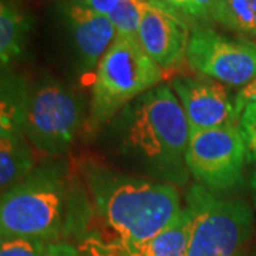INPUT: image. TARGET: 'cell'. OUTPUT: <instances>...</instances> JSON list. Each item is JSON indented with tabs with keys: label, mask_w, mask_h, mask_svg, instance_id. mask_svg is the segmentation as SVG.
Segmentation results:
<instances>
[{
	"label": "cell",
	"mask_w": 256,
	"mask_h": 256,
	"mask_svg": "<svg viewBox=\"0 0 256 256\" xmlns=\"http://www.w3.org/2000/svg\"><path fill=\"white\" fill-rule=\"evenodd\" d=\"M235 116H236V120L239 118V116L242 114V111L245 110V107L252 104V102H256V78L252 80V82L244 86L239 92L235 97Z\"/></svg>",
	"instance_id": "obj_19"
},
{
	"label": "cell",
	"mask_w": 256,
	"mask_h": 256,
	"mask_svg": "<svg viewBox=\"0 0 256 256\" xmlns=\"http://www.w3.org/2000/svg\"><path fill=\"white\" fill-rule=\"evenodd\" d=\"M250 256H256V248H255V249H254V252L250 254Z\"/></svg>",
	"instance_id": "obj_25"
},
{
	"label": "cell",
	"mask_w": 256,
	"mask_h": 256,
	"mask_svg": "<svg viewBox=\"0 0 256 256\" xmlns=\"http://www.w3.org/2000/svg\"><path fill=\"white\" fill-rule=\"evenodd\" d=\"M190 239L185 256H244L255 229L245 200L222 196L200 184L186 192Z\"/></svg>",
	"instance_id": "obj_5"
},
{
	"label": "cell",
	"mask_w": 256,
	"mask_h": 256,
	"mask_svg": "<svg viewBox=\"0 0 256 256\" xmlns=\"http://www.w3.org/2000/svg\"><path fill=\"white\" fill-rule=\"evenodd\" d=\"M212 20L239 34L256 37V0H216Z\"/></svg>",
	"instance_id": "obj_15"
},
{
	"label": "cell",
	"mask_w": 256,
	"mask_h": 256,
	"mask_svg": "<svg viewBox=\"0 0 256 256\" xmlns=\"http://www.w3.org/2000/svg\"><path fill=\"white\" fill-rule=\"evenodd\" d=\"M80 2H82V0H77V2H74V3H80Z\"/></svg>",
	"instance_id": "obj_26"
},
{
	"label": "cell",
	"mask_w": 256,
	"mask_h": 256,
	"mask_svg": "<svg viewBox=\"0 0 256 256\" xmlns=\"http://www.w3.org/2000/svg\"><path fill=\"white\" fill-rule=\"evenodd\" d=\"M249 188H250V194H252V201H254V206L256 210V170L249 176Z\"/></svg>",
	"instance_id": "obj_24"
},
{
	"label": "cell",
	"mask_w": 256,
	"mask_h": 256,
	"mask_svg": "<svg viewBox=\"0 0 256 256\" xmlns=\"http://www.w3.org/2000/svg\"><path fill=\"white\" fill-rule=\"evenodd\" d=\"M118 3L120 0H82L80 2V4H82L84 8L104 16H110L111 12L118 6Z\"/></svg>",
	"instance_id": "obj_21"
},
{
	"label": "cell",
	"mask_w": 256,
	"mask_h": 256,
	"mask_svg": "<svg viewBox=\"0 0 256 256\" xmlns=\"http://www.w3.org/2000/svg\"><path fill=\"white\" fill-rule=\"evenodd\" d=\"M238 127L246 150V162L256 165V102L245 107L238 118Z\"/></svg>",
	"instance_id": "obj_18"
},
{
	"label": "cell",
	"mask_w": 256,
	"mask_h": 256,
	"mask_svg": "<svg viewBox=\"0 0 256 256\" xmlns=\"http://www.w3.org/2000/svg\"><path fill=\"white\" fill-rule=\"evenodd\" d=\"M191 32L175 10L146 2L138 28V42L161 68L175 67L186 58Z\"/></svg>",
	"instance_id": "obj_11"
},
{
	"label": "cell",
	"mask_w": 256,
	"mask_h": 256,
	"mask_svg": "<svg viewBox=\"0 0 256 256\" xmlns=\"http://www.w3.org/2000/svg\"><path fill=\"white\" fill-rule=\"evenodd\" d=\"M142 2L160 3V4H164V6L175 10V12H181L184 14H186L188 18H192L191 0H142Z\"/></svg>",
	"instance_id": "obj_23"
},
{
	"label": "cell",
	"mask_w": 256,
	"mask_h": 256,
	"mask_svg": "<svg viewBox=\"0 0 256 256\" xmlns=\"http://www.w3.org/2000/svg\"><path fill=\"white\" fill-rule=\"evenodd\" d=\"M190 239V215L184 208L166 228L151 239L140 256H185Z\"/></svg>",
	"instance_id": "obj_14"
},
{
	"label": "cell",
	"mask_w": 256,
	"mask_h": 256,
	"mask_svg": "<svg viewBox=\"0 0 256 256\" xmlns=\"http://www.w3.org/2000/svg\"><path fill=\"white\" fill-rule=\"evenodd\" d=\"M80 97L52 77L28 86L24 131L32 146L48 156L68 151L82 128Z\"/></svg>",
	"instance_id": "obj_6"
},
{
	"label": "cell",
	"mask_w": 256,
	"mask_h": 256,
	"mask_svg": "<svg viewBox=\"0 0 256 256\" xmlns=\"http://www.w3.org/2000/svg\"><path fill=\"white\" fill-rule=\"evenodd\" d=\"M68 188L62 164H44L2 192V236H28L46 242L64 229Z\"/></svg>",
	"instance_id": "obj_3"
},
{
	"label": "cell",
	"mask_w": 256,
	"mask_h": 256,
	"mask_svg": "<svg viewBox=\"0 0 256 256\" xmlns=\"http://www.w3.org/2000/svg\"><path fill=\"white\" fill-rule=\"evenodd\" d=\"M67 22L74 38V46L82 67L90 70L98 66L101 57L117 37V32L108 16L98 14L80 3H72L66 9Z\"/></svg>",
	"instance_id": "obj_12"
},
{
	"label": "cell",
	"mask_w": 256,
	"mask_h": 256,
	"mask_svg": "<svg viewBox=\"0 0 256 256\" xmlns=\"http://www.w3.org/2000/svg\"><path fill=\"white\" fill-rule=\"evenodd\" d=\"M172 90L182 106L191 132L238 124L235 102L222 82L205 76H181L172 80Z\"/></svg>",
	"instance_id": "obj_10"
},
{
	"label": "cell",
	"mask_w": 256,
	"mask_h": 256,
	"mask_svg": "<svg viewBox=\"0 0 256 256\" xmlns=\"http://www.w3.org/2000/svg\"><path fill=\"white\" fill-rule=\"evenodd\" d=\"M28 16L13 4L12 2L2 0L0 4V63L4 70L18 56L23 53L28 44L30 32Z\"/></svg>",
	"instance_id": "obj_13"
},
{
	"label": "cell",
	"mask_w": 256,
	"mask_h": 256,
	"mask_svg": "<svg viewBox=\"0 0 256 256\" xmlns=\"http://www.w3.org/2000/svg\"><path fill=\"white\" fill-rule=\"evenodd\" d=\"M191 137L182 106L170 86H156L131 101L108 124L112 152L138 176L186 185Z\"/></svg>",
	"instance_id": "obj_1"
},
{
	"label": "cell",
	"mask_w": 256,
	"mask_h": 256,
	"mask_svg": "<svg viewBox=\"0 0 256 256\" xmlns=\"http://www.w3.org/2000/svg\"><path fill=\"white\" fill-rule=\"evenodd\" d=\"M246 150L238 124L191 132L186 165L195 181L214 192L244 184Z\"/></svg>",
	"instance_id": "obj_7"
},
{
	"label": "cell",
	"mask_w": 256,
	"mask_h": 256,
	"mask_svg": "<svg viewBox=\"0 0 256 256\" xmlns=\"http://www.w3.org/2000/svg\"><path fill=\"white\" fill-rule=\"evenodd\" d=\"M186 60L195 72L229 86L256 78V43L220 34L205 24L191 30Z\"/></svg>",
	"instance_id": "obj_8"
},
{
	"label": "cell",
	"mask_w": 256,
	"mask_h": 256,
	"mask_svg": "<svg viewBox=\"0 0 256 256\" xmlns=\"http://www.w3.org/2000/svg\"><path fill=\"white\" fill-rule=\"evenodd\" d=\"M216 0H191L192 4V18L196 20H212L214 8Z\"/></svg>",
	"instance_id": "obj_20"
},
{
	"label": "cell",
	"mask_w": 256,
	"mask_h": 256,
	"mask_svg": "<svg viewBox=\"0 0 256 256\" xmlns=\"http://www.w3.org/2000/svg\"><path fill=\"white\" fill-rule=\"evenodd\" d=\"M146 2L142 0H120L118 6L110 13L117 36L138 40V28L142 18Z\"/></svg>",
	"instance_id": "obj_16"
},
{
	"label": "cell",
	"mask_w": 256,
	"mask_h": 256,
	"mask_svg": "<svg viewBox=\"0 0 256 256\" xmlns=\"http://www.w3.org/2000/svg\"><path fill=\"white\" fill-rule=\"evenodd\" d=\"M48 244L28 236H2L0 256H44Z\"/></svg>",
	"instance_id": "obj_17"
},
{
	"label": "cell",
	"mask_w": 256,
	"mask_h": 256,
	"mask_svg": "<svg viewBox=\"0 0 256 256\" xmlns=\"http://www.w3.org/2000/svg\"><path fill=\"white\" fill-rule=\"evenodd\" d=\"M44 256H82L80 252L66 242H50L47 245Z\"/></svg>",
	"instance_id": "obj_22"
},
{
	"label": "cell",
	"mask_w": 256,
	"mask_h": 256,
	"mask_svg": "<svg viewBox=\"0 0 256 256\" xmlns=\"http://www.w3.org/2000/svg\"><path fill=\"white\" fill-rule=\"evenodd\" d=\"M28 82L18 76L2 80L0 101V185L2 192L34 170V156L24 131Z\"/></svg>",
	"instance_id": "obj_9"
},
{
	"label": "cell",
	"mask_w": 256,
	"mask_h": 256,
	"mask_svg": "<svg viewBox=\"0 0 256 256\" xmlns=\"http://www.w3.org/2000/svg\"><path fill=\"white\" fill-rule=\"evenodd\" d=\"M162 80V68L146 54L136 38L117 36L97 66L92 82L90 111L86 120L88 132L110 124L131 101Z\"/></svg>",
	"instance_id": "obj_4"
},
{
	"label": "cell",
	"mask_w": 256,
	"mask_h": 256,
	"mask_svg": "<svg viewBox=\"0 0 256 256\" xmlns=\"http://www.w3.org/2000/svg\"><path fill=\"white\" fill-rule=\"evenodd\" d=\"M82 172L108 245L121 255H141L184 210L172 184L124 174L92 161L84 162Z\"/></svg>",
	"instance_id": "obj_2"
}]
</instances>
